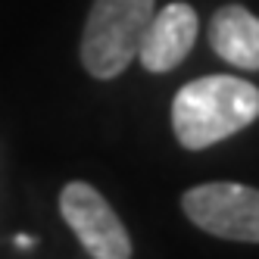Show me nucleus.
<instances>
[{"label": "nucleus", "mask_w": 259, "mask_h": 259, "mask_svg": "<svg viewBox=\"0 0 259 259\" xmlns=\"http://www.w3.org/2000/svg\"><path fill=\"white\" fill-rule=\"evenodd\" d=\"M259 119V88L234 75H203L172 100V132L184 150H206Z\"/></svg>", "instance_id": "f257e3e1"}, {"label": "nucleus", "mask_w": 259, "mask_h": 259, "mask_svg": "<svg viewBox=\"0 0 259 259\" xmlns=\"http://www.w3.org/2000/svg\"><path fill=\"white\" fill-rule=\"evenodd\" d=\"M156 13V0H94L81 31V66L109 81L138 57L141 34Z\"/></svg>", "instance_id": "f03ea898"}, {"label": "nucleus", "mask_w": 259, "mask_h": 259, "mask_svg": "<svg viewBox=\"0 0 259 259\" xmlns=\"http://www.w3.org/2000/svg\"><path fill=\"white\" fill-rule=\"evenodd\" d=\"M181 209L200 231L237 244H259V191L234 181H209L181 194Z\"/></svg>", "instance_id": "7ed1b4c3"}, {"label": "nucleus", "mask_w": 259, "mask_h": 259, "mask_svg": "<svg viewBox=\"0 0 259 259\" xmlns=\"http://www.w3.org/2000/svg\"><path fill=\"white\" fill-rule=\"evenodd\" d=\"M60 215L91 259H132L128 228L94 184L69 181L60 194Z\"/></svg>", "instance_id": "20e7f679"}, {"label": "nucleus", "mask_w": 259, "mask_h": 259, "mask_svg": "<svg viewBox=\"0 0 259 259\" xmlns=\"http://www.w3.org/2000/svg\"><path fill=\"white\" fill-rule=\"evenodd\" d=\"M197 31H200V19L191 4H181V0L165 4L159 13L150 16V22L141 34V47H138L141 66L147 72H172L194 50Z\"/></svg>", "instance_id": "39448f33"}, {"label": "nucleus", "mask_w": 259, "mask_h": 259, "mask_svg": "<svg viewBox=\"0 0 259 259\" xmlns=\"http://www.w3.org/2000/svg\"><path fill=\"white\" fill-rule=\"evenodd\" d=\"M209 44L237 69H259V19L240 4H225L209 19Z\"/></svg>", "instance_id": "423d86ee"}, {"label": "nucleus", "mask_w": 259, "mask_h": 259, "mask_svg": "<svg viewBox=\"0 0 259 259\" xmlns=\"http://www.w3.org/2000/svg\"><path fill=\"white\" fill-rule=\"evenodd\" d=\"M16 244H19V247H31V244H34V240H31L28 234H16Z\"/></svg>", "instance_id": "0eeeda50"}]
</instances>
